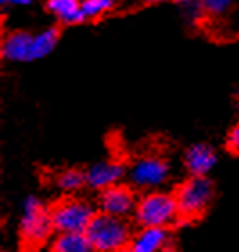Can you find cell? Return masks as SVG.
<instances>
[{
	"mask_svg": "<svg viewBox=\"0 0 239 252\" xmlns=\"http://www.w3.org/2000/svg\"><path fill=\"white\" fill-rule=\"evenodd\" d=\"M60 27L31 32L24 29L7 32L2 40V58L11 63H31L42 60L54 51L60 42Z\"/></svg>",
	"mask_w": 239,
	"mask_h": 252,
	"instance_id": "obj_1",
	"label": "cell"
},
{
	"mask_svg": "<svg viewBox=\"0 0 239 252\" xmlns=\"http://www.w3.org/2000/svg\"><path fill=\"white\" fill-rule=\"evenodd\" d=\"M178 205V225L194 223L205 218L214 198L216 188L209 177H189L175 188L173 191Z\"/></svg>",
	"mask_w": 239,
	"mask_h": 252,
	"instance_id": "obj_2",
	"label": "cell"
},
{
	"mask_svg": "<svg viewBox=\"0 0 239 252\" xmlns=\"http://www.w3.org/2000/svg\"><path fill=\"white\" fill-rule=\"evenodd\" d=\"M97 213V205L81 196H61L49 205L54 234H85Z\"/></svg>",
	"mask_w": 239,
	"mask_h": 252,
	"instance_id": "obj_3",
	"label": "cell"
},
{
	"mask_svg": "<svg viewBox=\"0 0 239 252\" xmlns=\"http://www.w3.org/2000/svg\"><path fill=\"white\" fill-rule=\"evenodd\" d=\"M85 234L95 252H128L135 232L130 220L97 213Z\"/></svg>",
	"mask_w": 239,
	"mask_h": 252,
	"instance_id": "obj_4",
	"label": "cell"
},
{
	"mask_svg": "<svg viewBox=\"0 0 239 252\" xmlns=\"http://www.w3.org/2000/svg\"><path fill=\"white\" fill-rule=\"evenodd\" d=\"M133 220L139 229H151V227L173 229L175 225H178V220H180L175 194L162 189L144 193L139 198Z\"/></svg>",
	"mask_w": 239,
	"mask_h": 252,
	"instance_id": "obj_5",
	"label": "cell"
},
{
	"mask_svg": "<svg viewBox=\"0 0 239 252\" xmlns=\"http://www.w3.org/2000/svg\"><path fill=\"white\" fill-rule=\"evenodd\" d=\"M18 234L22 240V247L29 252H36L51 240L54 234L49 205H45L38 196H27L24 202Z\"/></svg>",
	"mask_w": 239,
	"mask_h": 252,
	"instance_id": "obj_6",
	"label": "cell"
},
{
	"mask_svg": "<svg viewBox=\"0 0 239 252\" xmlns=\"http://www.w3.org/2000/svg\"><path fill=\"white\" fill-rule=\"evenodd\" d=\"M128 179L133 189L144 193L160 191L171 179V164L160 153H142L128 162Z\"/></svg>",
	"mask_w": 239,
	"mask_h": 252,
	"instance_id": "obj_7",
	"label": "cell"
},
{
	"mask_svg": "<svg viewBox=\"0 0 239 252\" xmlns=\"http://www.w3.org/2000/svg\"><path fill=\"white\" fill-rule=\"evenodd\" d=\"M137 204H139V196L135 189L128 184L112 186L97 193V198H95L99 213L115 216V218H124V220L135 215Z\"/></svg>",
	"mask_w": 239,
	"mask_h": 252,
	"instance_id": "obj_8",
	"label": "cell"
},
{
	"mask_svg": "<svg viewBox=\"0 0 239 252\" xmlns=\"http://www.w3.org/2000/svg\"><path fill=\"white\" fill-rule=\"evenodd\" d=\"M87 173V188L92 191H104L112 186L120 184V180L128 177V162L120 158H110V160H101L85 169Z\"/></svg>",
	"mask_w": 239,
	"mask_h": 252,
	"instance_id": "obj_9",
	"label": "cell"
},
{
	"mask_svg": "<svg viewBox=\"0 0 239 252\" xmlns=\"http://www.w3.org/2000/svg\"><path fill=\"white\" fill-rule=\"evenodd\" d=\"M128 252H177V240L173 229H139L133 234Z\"/></svg>",
	"mask_w": 239,
	"mask_h": 252,
	"instance_id": "obj_10",
	"label": "cell"
},
{
	"mask_svg": "<svg viewBox=\"0 0 239 252\" xmlns=\"http://www.w3.org/2000/svg\"><path fill=\"white\" fill-rule=\"evenodd\" d=\"M182 162L189 177H209L218 164V153L209 142H194L183 150Z\"/></svg>",
	"mask_w": 239,
	"mask_h": 252,
	"instance_id": "obj_11",
	"label": "cell"
},
{
	"mask_svg": "<svg viewBox=\"0 0 239 252\" xmlns=\"http://www.w3.org/2000/svg\"><path fill=\"white\" fill-rule=\"evenodd\" d=\"M45 11L51 13L61 26H81L87 24L81 9V2L78 0H49L45 2Z\"/></svg>",
	"mask_w": 239,
	"mask_h": 252,
	"instance_id": "obj_12",
	"label": "cell"
},
{
	"mask_svg": "<svg viewBox=\"0 0 239 252\" xmlns=\"http://www.w3.org/2000/svg\"><path fill=\"white\" fill-rule=\"evenodd\" d=\"M49 184L61 191L65 196H76V193L87 188V173L81 168L58 169L49 177Z\"/></svg>",
	"mask_w": 239,
	"mask_h": 252,
	"instance_id": "obj_13",
	"label": "cell"
},
{
	"mask_svg": "<svg viewBox=\"0 0 239 252\" xmlns=\"http://www.w3.org/2000/svg\"><path fill=\"white\" fill-rule=\"evenodd\" d=\"M49 252H95L87 234H54Z\"/></svg>",
	"mask_w": 239,
	"mask_h": 252,
	"instance_id": "obj_14",
	"label": "cell"
},
{
	"mask_svg": "<svg viewBox=\"0 0 239 252\" xmlns=\"http://www.w3.org/2000/svg\"><path fill=\"white\" fill-rule=\"evenodd\" d=\"M115 7H117V4L112 2V0H85V2H81V9H83L87 22L99 20L104 15L112 13Z\"/></svg>",
	"mask_w": 239,
	"mask_h": 252,
	"instance_id": "obj_15",
	"label": "cell"
},
{
	"mask_svg": "<svg viewBox=\"0 0 239 252\" xmlns=\"http://www.w3.org/2000/svg\"><path fill=\"white\" fill-rule=\"evenodd\" d=\"M178 7H180L182 16L191 24V26H198V24H202V22L207 18L203 2H180Z\"/></svg>",
	"mask_w": 239,
	"mask_h": 252,
	"instance_id": "obj_16",
	"label": "cell"
},
{
	"mask_svg": "<svg viewBox=\"0 0 239 252\" xmlns=\"http://www.w3.org/2000/svg\"><path fill=\"white\" fill-rule=\"evenodd\" d=\"M203 7H205V13H207V18H225L227 15L232 13V7L234 4L230 0H207L203 2Z\"/></svg>",
	"mask_w": 239,
	"mask_h": 252,
	"instance_id": "obj_17",
	"label": "cell"
},
{
	"mask_svg": "<svg viewBox=\"0 0 239 252\" xmlns=\"http://www.w3.org/2000/svg\"><path fill=\"white\" fill-rule=\"evenodd\" d=\"M225 150L239 157V121L230 128L227 137H225Z\"/></svg>",
	"mask_w": 239,
	"mask_h": 252,
	"instance_id": "obj_18",
	"label": "cell"
},
{
	"mask_svg": "<svg viewBox=\"0 0 239 252\" xmlns=\"http://www.w3.org/2000/svg\"><path fill=\"white\" fill-rule=\"evenodd\" d=\"M7 5H32L31 0H13V2H5Z\"/></svg>",
	"mask_w": 239,
	"mask_h": 252,
	"instance_id": "obj_19",
	"label": "cell"
}]
</instances>
